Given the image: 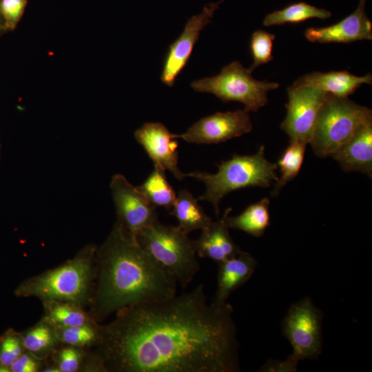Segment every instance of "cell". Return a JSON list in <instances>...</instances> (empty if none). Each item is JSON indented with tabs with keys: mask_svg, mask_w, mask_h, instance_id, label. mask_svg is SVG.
<instances>
[{
	"mask_svg": "<svg viewBox=\"0 0 372 372\" xmlns=\"http://www.w3.org/2000/svg\"><path fill=\"white\" fill-rule=\"evenodd\" d=\"M228 304L208 302L204 285L125 307L100 324L92 349L105 372H236V327Z\"/></svg>",
	"mask_w": 372,
	"mask_h": 372,
	"instance_id": "6da1fadb",
	"label": "cell"
},
{
	"mask_svg": "<svg viewBox=\"0 0 372 372\" xmlns=\"http://www.w3.org/2000/svg\"><path fill=\"white\" fill-rule=\"evenodd\" d=\"M96 279L88 311L101 322L118 310L176 294V278L116 220L95 254Z\"/></svg>",
	"mask_w": 372,
	"mask_h": 372,
	"instance_id": "7a4b0ae2",
	"label": "cell"
},
{
	"mask_svg": "<svg viewBox=\"0 0 372 372\" xmlns=\"http://www.w3.org/2000/svg\"><path fill=\"white\" fill-rule=\"evenodd\" d=\"M97 246L87 244L63 264L22 281L14 289L18 298H36L44 301H68L89 307L96 279Z\"/></svg>",
	"mask_w": 372,
	"mask_h": 372,
	"instance_id": "3957f363",
	"label": "cell"
},
{
	"mask_svg": "<svg viewBox=\"0 0 372 372\" xmlns=\"http://www.w3.org/2000/svg\"><path fill=\"white\" fill-rule=\"evenodd\" d=\"M277 164L269 162L265 156V146L260 147L255 154H235L230 159L218 165V172L210 174L192 172L185 176L192 177L203 182L206 187L204 194L198 199L212 204L216 215L219 214V204L229 193L249 187H268L278 176L276 171Z\"/></svg>",
	"mask_w": 372,
	"mask_h": 372,
	"instance_id": "277c9868",
	"label": "cell"
},
{
	"mask_svg": "<svg viewBox=\"0 0 372 372\" xmlns=\"http://www.w3.org/2000/svg\"><path fill=\"white\" fill-rule=\"evenodd\" d=\"M178 226L158 220L136 235L140 245L177 280L183 289L192 282L200 263L188 236Z\"/></svg>",
	"mask_w": 372,
	"mask_h": 372,
	"instance_id": "5b68a950",
	"label": "cell"
},
{
	"mask_svg": "<svg viewBox=\"0 0 372 372\" xmlns=\"http://www.w3.org/2000/svg\"><path fill=\"white\" fill-rule=\"evenodd\" d=\"M371 121L372 111L369 107L348 98L327 94L309 144L317 156H331L363 125Z\"/></svg>",
	"mask_w": 372,
	"mask_h": 372,
	"instance_id": "8992f818",
	"label": "cell"
},
{
	"mask_svg": "<svg viewBox=\"0 0 372 372\" xmlns=\"http://www.w3.org/2000/svg\"><path fill=\"white\" fill-rule=\"evenodd\" d=\"M251 73L240 62L234 61L216 76L192 81L191 87L198 92L211 93L225 103H241L248 112H257L267 103V93L280 85L256 80Z\"/></svg>",
	"mask_w": 372,
	"mask_h": 372,
	"instance_id": "52a82bcc",
	"label": "cell"
},
{
	"mask_svg": "<svg viewBox=\"0 0 372 372\" xmlns=\"http://www.w3.org/2000/svg\"><path fill=\"white\" fill-rule=\"evenodd\" d=\"M322 314L306 297L292 304L282 322V333L293 348L291 354L298 361L316 359L322 350Z\"/></svg>",
	"mask_w": 372,
	"mask_h": 372,
	"instance_id": "ba28073f",
	"label": "cell"
},
{
	"mask_svg": "<svg viewBox=\"0 0 372 372\" xmlns=\"http://www.w3.org/2000/svg\"><path fill=\"white\" fill-rule=\"evenodd\" d=\"M286 116L280 128L290 141L310 143L326 93L311 85L293 83L287 88Z\"/></svg>",
	"mask_w": 372,
	"mask_h": 372,
	"instance_id": "9c48e42d",
	"label": "cell"
},
{
	"mask_svg": "<svg viewBox=\"0 0 372 372\" xmlns=\"http://www.w3.org/2000/svg\"><path fill=\"white\" fill-rule=\"evenodd\" d=\"M110 186L116 221L133 235L136 236L141 229L158 220L156 207L123 175L114 174Z\"/></svg>",
	"mask_w": 372,
	"mask_h": 372,
	"instance_id": "30bf717a",
	"label": "cell"
},
{
	"mask_svg": "<svg viewBox=\"0 0 372 372\" xmlns=\"http://www.w3.org/2000/svg\"><path fill=\"white\" fill-rule=\"evenodd\" d=\"M252 123L249 112H216L201 118L183 134H175V138L196 144H215L227 141L249 133Z\"/></svg>",
	"mask_w": 372,
	"mask_h": 372,
	"instance_id": "8fae6325",
	"label": "cell"
},
{
	"mask_svg": "<svg viewBox=\"0 0 372 372\" xmlns=\"http://www.w3.org/2000/svg\"><path fill=\"white\" fill-rule=\"evenodd\" d=\"M220 3H209L200 14L189 19L183 32L169 45L161 74V80L164 84L169 87L174 85L177 76L187 65L201 30L210 23Z\"/></svg>",
	"mask_w": 372,
	"mask_h": 372,
	"instance_id": "7c38bea8",
	"label": "cell"
},
{
	"mask_svg": "<svg viewBox=\"0 0 372 372\" xmlns=\"http://www.w3.org/2000/svg\"><path fill=\"white\" fill-rule=\"evenodd\" d=\"M161 123H145L134 132L136 141L144 148L156 169L169 171L178 180L185 177L178 167V143Z\"/></svg>",
	"mask_w": 372,
	"mask_h": 372,
	"instance_id": "4fadbf2b",
	"label": "cell"
},
{
	"mask_svg": "<svg viewBox=\"0 0 372 372\" xmlns=\"http://www.w3.org/2000/svg\"><path fill=\"white\" fill-rule=\"evenodd\" d=\"M366 0H360L355 10L337 23L323 28H309L306 39L313 43H351L372 39V23L365 12Z\"/></svg>",
	"mask_w": 372,
	"mask_h": 372,
	"instance_id": "5bb4252c",
	"label": "cell"
},
{
	"mask_svg": "<svg viewBox=\"0 0 372 372\" xmlns=\"http://www.w3.org/2000/svg\"><path fill=\"white\" fill-rule=\"evenodd\" d=\"M231 211V207L227 209L220 219L212 221L202 230L198 238L192 240L197 256L211 259L219 264L241 251L231 237L226 224V218Z\"/></svg>",
	"mask_w": 372,
	"mask_h": 372,
	"instance_id": "9a60e30c",
	"label": "cell"
},
{
	"mask_svg": "<svg viewBox=\"0 0 372 372\" xmlns=\"http://www.w3.org/2000/svg\"><path fill=\"white\" fill-rule=\"evenodd\" d=\"M256 265L255 258L242 250L219 263L217 289L211 302L218 305L226 303L229 296L248 281Z\"/></svg>",
	"mask_w": 372,
	"mask_h": 372,
	"instance_id": "2e32d148",
	"label": "cell"
},
{
	"mask_svg": "<svg viewBox=\"0 0 372 372\" xmlns=\"http://www.w3.org/2000/svg\"><path fill=\"white\" fill-rule=\"evenodd\" d=\"M345 172H357L372 176V121L363 125L354 136L331 156Z\"/></svg>",
	"mask_w": 372,
	"mask_h": 372,
	"instance_id": "e0dca14e",
	"label": "cell"
},
{
	"mask_svg": "<svg viewBox=\"0 0 372 372\" xmlns=\"http://www.w3.org/2000/svg\"><path fill=\"white\" fill-rule=\"evenodd\" d=\"M294 83L313 86L338 97L348 98L362 84H371L372 75L358 76L347 71L315 72L301 76Z\"/></svg>",
	"mask_w": 372,
	"mask_h": 372,
	"instance_id": "ac0fdd59",
	"label": "cell"
},
{
	"mask_svg": "<svg viewBox=\"0 0 372 372\" xmlns=\"http://www.w3.org/2000/svg\"><path fill=\"white\" fill-rule=\"evenodd\" d=\"M48 360L59 372H105L101 360L92 349L61 344Z\"/></svg>",
	"mask_w": 372,
	"mask_h": 372,
	"instance_id": "d6986e66",
	"label": "cell"
},
{
	"mask_svg": "<svg viewBox=\"0 0 372 372\" xmlns=\"http://www.w3.org/2000/svg\"><path fill=\"white\" fill-rule=\"evenodd\" d=\"M170 214L177 219L178 227L187 234L195 230L202 231L212 222L199 205L198 199L187 189L178 192L170 209Z\"/></svg>",
	"mask_w": 372,
	"mask_h": 372,
	"instance_id": "ffe728a7",
	"label": "cell"
},
{
	"mask_svg": "<svg viewBox=\"0 0 372 372\" xmlns=\"http://www.w3.org/2000/svg\"><path fill=\"white\" fill-rule=\"evenodd\" d=\"M269 198L249 205L239 215L226 218L229 228L242 231L252 236H262L270 225Z\"/></svg>",
	"mask_w": 372,
	"mask_h": 372,
	"instance_id": "44dd1931",
	"label": "cell"
},
{
	"mask_svg": "<svg viewBox=\"0 0 372 372\" xmlns=\"http://www.w3.org/2000/svg\"><path fill=\"white\" fill-rule=\"evenodd\" d=\"M42 304L41 319L54 327L81 325L95 321L84 307L72 302L50 300Z\"/></svg>",
	"mask_w": 372,
	"mask_h": 372,
	"instance_id": "7402d4cb",
	"label": "cell"
},
{
	"mask_svg": "<svg viewBox=\"0 0 372 372\" xmlns=\"http://www.w3.org/2000/svg\"><path fill=\"white\" fill-rule=\"evenodd\" d=\"M20 333L25 349L41 360H48L61 344L54 327L42 319Z\"/></svg>",
	"mask_w": 372,
	"mask_h": 372,
	"instance_id": "603a6c76",
	"label": "cell"
},
{
	"mask_svg": "<svg viewBox=\"0 0 372 372\" xmlns=\"http://www.w3.org/2000/svg\"><path fill=\"white\" fill-rule=\"evenodd\" d=\"M331 17V13L327 10L299 2L267 14L263 24L271 26L286 23H300L311 18L327 19Z\"/></svg>",
	"mask_w": 372,
	"mask_h": 372,
	"instance_id": "cb8c5ba5",
	"label": "cell"
},
{
	"mask_svg": "<svg viewBox=\"0 0 372 372\" xmlns=\"http://www.w3.org/2000/svg\"><path fill=\"white\" fill-rule=\"evenodd\" d=\"M306 146L304 143L290 141L277 163L280 176L272 191L273 196H276L286 184L298 174L303 164Z\"/></svg>",
	"mask_w": 372,
	"mask_h": 372,
	"instance_id": "d4e9b609",
	"label": "cell"
},
{
	"mask_svg": "<svg viewBox=\"0 0 372 372\" xmlns=\"http://www.w3.org/2000/svg\"><path fill=\"white\" fill-rule=\"evenodd\" d=\"M165 172L154 168L138 188L155 207H161L170 210L176 194L167 181Z\"/></svg>",
	"mask_w": 372,
	"mask_h": 372,
	"instance_id": "484cf974",
	"label": "cell"
},
{
	"mask_svg": "<svg viewBox=\"0 0 372 372\" xmlns=\"http://www.w3.org/2000/svg\"><path fill=\"white\" fill-rule=\"evenodd\" d=\"M100 324L93 321L81 325L54 328L61 344L91 349L101 342Z\"/></svg>",
	"mask_w": 372,
	"mask_h": 372,
	"instance_id": "4316f807",
	"label": "cell"
},
{
	"mask_svg": "<svg viewBox=\"0 0 372 372\" xmlns=\"http://www.w3.org/2000/svg\"><path fill=\"white\" fill-rule=\"evenodd\" d=\"M20 332L7 329L0 335V372H10V366L24 351Z\"/></svg>",
	"mask_w": 372,
	"mask_h": 372,
	"instance_id": "83f0119b",
	"label": "cell"
},
{
	"mask_svg": "<svg viewBox=\"0 0 372 372\" xmlns=\"http://www.w3.org/2000/svg\"><path fill=\"white\" fill-rule=\"evenodd\" d=\"M276 37L273 34L262 30L253 32L250 39V52L253 63L249 70L253 72L258 66L267 63L273 59V41Z\"/></svg>",
	"mask_w": 372,
	"mask_h": 372,
	"instance_id": "f1b7e54d",
	"label": "cell"
},
{
	"mask_svg": "<svg viewBox=\"0 0 372 372\" xmlns=\"http://www.w3.org/2000/svg\"><path fill=\"white\" fill-rule=\"evenodd\" d=\"M27 0H0V14L5 31L14 30L20 21Z\"/></svg>",
	"mask_w": 372,
	"mask_h": 372,
	"instance_id": "f546056e",
	"label": "cell"
},
{
	"mask_svg": "<svg viewBox=\"0 0 372 372\" xmlns=\"http://www.w3.org/2000/svg\"><path fill=\"white\" fill-rule=\"evenodd\" d=\"M48 360H41L26 351L14 360L10 366V372H42Z\"/></svg>",
	"mask_w": 372,
	"mask_h": 372,
	"instance_id": "4dcf8cb0",
	"label": "cell"
},
{
	"mask_svg": "<svg viewBox=\"0 0 372 372\" xmlns=\"http://www.w3.org/2000/svg\"><path fill=\"white\" fill-rule=\"evenodd\" d=\"M298 362L290 355L284 361L269 360L261 368L260 371H296Z\"/></svg>",
	"mask_w": 372,
	"mask_h": 372,
	"instance_id": "1f68e13d",
	"label": "cell"
},
{
	"mask_svg": "<svg viewBox=\"0 0 372 372\" xmlns=\"http://www.w3.org/2000/svg\"><path fill=\"white\" fill-rule=\"evenodd\" d=\"M5 31L3 21L0 14V35Z\"/></svg>",
	"mask_w": 372,
	"mask_h": 372,
	"instance_id": "d6a6232c",
	"label": "cell"
}]
</instances>
